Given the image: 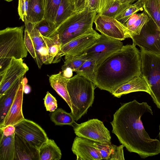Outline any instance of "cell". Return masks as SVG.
I'll list each match as a JSON object with an SVG mask.
<instances>
[{"instance_id": "cell-42", "label": "cell", "mask_w": 160, "mask_h": 160, "mask_svg": "<svg viewBox=\"0 0 160 160\" xmlns=\"http://www.w3.org/2000/svg\"><path fill=\"white\" fill-rule=\"evenodd\" d=\"M15 128L13 125H9L0 128V132L5 135L9 136L15 133Z\"/></svg>"}, {"instance_id": "cell-35", "label": "cell", "mask_w": 160, "mask_h": 160, "mask_svg": "<svg viewBox=\"0 0 160 160\" xmlns=\"http://www.w3.org/2000/svg\"><path fill=\"white\" fill-rule=\"evenodd\" d=\"M44 104L46 110L50 112H54L58 107L57 100L53 96L48 92L44 98Z\"/></svg>"}, {"instance_id": "cell-46", "label": "cell", "mask_w": 160, "mask_h": 160, "mask_svg": "<svg viewBox=\"0 0 160 160\" xmlns=\"http://www.w3.org/2000/svg\"><path fill=\"white\" fill-rule=\"evenodd\" d=\"M28 83V80L27 78L25 77L24 78H23V81H22V83L23 85L27 84Z\"/></svg>"}, {"instance_id": "cell-50", "label": "cell", "mask_w": 160, "mask_h": 160, "mask_svg": "<svg viewBox=\"0 0 160 160\" xmlns=\"http://www.w3.org/2000/svg\"></svg>"}, {"instance_id": "cell-41", "label": "cell", "mask_w": 160, "mask_h": 160, "mask_svg": "<svg viewBox=\"0 0 160 160\" xmlns=\"http://www.w3.org/2000/svg\"><path fill=\"white\" fill-rule=\"evenodd\" d=\"M100 0H86L87 7L97 13L99 9Z\"/></svg>"}, {"instance_id": "cell-34", "label": "cell", "mask_w": 160, "mask_h": 160, "mask_svg": "<svg viewBox=\"0 0 160 160\" xmlns=\"http://www.w3.org/2000/svg\"><path fill=\"white\" fill-rule=\"evenodd\" d=\"M94 143L96 148L100 154L102 160H108L112 151V143L104 144L95 142H94Z\"/></svg>"}, {"instance_id": "cell-13", "label": "cell", "mask_w": 160, "mask_h": 160, "mask_svg": "<svg viewBox=\"0 0 160 160\" xmlns=\"http://www.w3.org/2000/svg\"><path fill=\"white\" fill-rule=\"evenodd\" d=\"M28 70V68L23 62L22 59L12 58L6 66L0 71V96Z\"/></svg>"}, {"instance_id": "cell-9", "label": "cell", "mask_w": 160, "mask_h": 160, "mask_svg": "<svg viewBox=\"0 0 160 160\" xmlns=\"http://www.w3.org/2000/svg\"><path fill=\"white\" fill-rule=\"evenodd\" d=\"M101 34L96 31L79 37L62 45L52 63H57L60 61L62 56H79L93 45L98 40Z\"/></svg>"}, {"instance_id": "cell-32", "label": "cell", "mask_w": 160, "mask_h": 160, "mask_svg": "<svg viewBox=\"0 0 160 160\" xmlns=\"http://www.w3.org/2000/svg\"><path fill=\"white\" fill-rule=\"evenodd\" d=\"M150 18L144 11L135 22L127 29L128 38L139 35L143 26L149 22Z\"/></svg>"}, {"instance_id": "cell-7", "label": "cell", "mask_w": 160, "mask_h": 160, "mask_svg": "<svg viewBox=\"0 0 160 160\" xmlns=\"http://www.w3.org/2000/svg\"><path fill=\"white\" fill-rule=\"evenodd\" d=\"M76 135L94 142L104 144L111 143L109 131L102 121L98 119L89 120L73 126Z\"/></svg>"}, {"instance_id": "cell-44", "label": "cell", "mask_w": 160, "mask_h": 160, "mask_svg": "<svg viewBox=\"0 0 160 160\" xmlns=\"http://www.w3.org/2000/svg\"><path fill=\"white\" fill-rule=\"evenodd\" d=\"M31 87L30 86H29L28 85L26 84L24 85H23V92L26 94H28L31 92Z\"/></svg>"}, {"instance_id": "cell-25", "label": "cell", "mask_w": 160, "mask_h": 160, "mask_svg": "<svg viewBox=\"0 0 160 160\" xmlns=\"http://www.w3.org/2000/svg\"><path fill=\"white\" fill-rule=\"evenodd\" d=\"M75 12L69 0H62L55 17L54 23L57 27Z\"/></svg>"}, {"instance_id": "cell-47", "label": "cell", "mask_w": 160, "mask_h": 160, "mask_svg": "<svg viewBox=\"0 0 160 160\" xmlns=\"http://www.w3.org/2000/svg\"><path fill=\"white\" fill-rule=\"evenodd\" d=\"M142 0V1L143 2V3L145 1L147 0ZM158 1L159 2V3H160V0H158Z\"/></svg>"}, {"instance_id": "cell-22", "label": "cell", "mask_w": 160, "mask_h": 160, "mask_svg": "<svg viewBox=\"0 0 160 160\" xmlns=\"http://www.w3.org/2000/svg\"><path fill=\"white\" fill-rule=\"evenodd\" d=\"M15 134L6 136L0 133V160H14Z\"/></svg>"}, {"instance_id": "cell-37", "label": "cell", "mask_w": 160, "mask_h": 160, "mask_svg": "<svg viewBox=\"0 0 160 160\" xmlns=\"http://www.w3.org/2000/svg\"><path fill=\"white\" fill-rule=\"evenodd\" d=\"M24 37L25 44L28 51L35 60L36 58L35 49L32 40L25 28Z\"/></svg>"}, {"instance_id": "cell-21", "label": "cell", "mask_w": 160, "mask_h": 160, "mask_svg": "<svg viewBox=\"0 0 160 160\" xmlns=\"http://www.w3.org/2000/svg\"><path fill=\"white\" fill-rule=\"evenodd\" d=\"M39 160H59L62 153L54 141L48 138L39 149Z\"/></svg>"}, {"instance_id": "cell-20", "label": "cell", "mask_w": 160, "mask_h": 160, "mask_svg": "<svg viewBox=\"0 0 160 160\" xmlns=\"http://www.w3.org/2000/svg\"><path fill=\"white\" fill-rule=\"evenodd\" d=\"M69 78L64 76L62 72L51 75L49 82L51 87L68 104L70 109L72 106L67 84Z\"/></svg>"}, {"instance_id": "cell-45", "label": "cell", "mask_w": 160, "mask_h": 160, "mask_svg": "<svg viewBox=\"0 0 160 160\" xmlns=\"http://www.w3.org/2000/svg\"><path fill=\"white\" fill-rule=\"evenodd\" d=\"M121 3L125 4H131L138 0H118Z\"/></svg>"}, {"instance_id": "cell-3", "label": "cell", "mask_w": 160, "mask_h": 160, "mask_svg": "<svg viewBox=\"0 0 160 160\" xmlns=\"http://www.w3.org/2000/svg\"><path fill=\"white\" fill-rule=\"evenodd\" d=\"M97 15L96 12L88 7L75 12L59 25L49 37L58 34L62 46L79 37L93 32L96 31L92 26Z\"/></svg>"}, {"instance_id": "cell-29", "label": "cell", "mask_w": 160, "mask_h": 160, "mask_svg": "<svg viewBox=\"0 0 160 160\" xmlns=\"http://www.w3.org/2000/svg\"><path fill=\"white\" fill-rule=\"evenodd\" d=\"M143 8V2L142 0H138L133 4L128 5L115 18L124 24L133 14L137 13Z\"/></svg>"}, {"instance_id": "cell-33", "label": "cell", "mask_w": 160, "mask_h": 160, "mask_svg": "<svg viewBox=\"0 0 160 160\" xmlns=\"http://www.w3.org/2000/svg\"><path fill=\"white\" fill-rule=\"evenodd\" d=\"M33 24L41 35L45 37H49L57 28L54 22L44 18Z\"/></svg>"}, {"instance_id": "cell-49", "label": "cell", "mask_w": 160, "mask_h": 160, "mask_svg": "<svg viewBox=\"0 0 160 160\" xmlns=\"http://www.w3.org/2000/svg\"><path fill=\"white\" fill-rule=\"evenodd\" d=\"M5 0L6 1L8 2H10L12 1L13 0Z\"/></svg>"}, {"instance_id": "cell-10", "label": "cell", "mask_w": 160, "mask_h": 160, "mask_svg": "<svg viewBox=\"0 0 160 160\" xmlns=\"http://www.w3.org/2000/svg\"><path fill=\"white\" fill-rule=\"evenodd\" d=\"M14 126L15 133L38 150L48 138L40 126L28 119L24 118Z\"/></svg>"}, {"instance_id": "cell-12", "label": "cell", "mask_w": 160, "mask_h": 160, "mask_svg": "<svg viewBox=\"0 0 160 160\" xmlns=\"http://www.w3.org/2000/svg\"><path fill=\"white\" fill-rule=\"evenodd\" d=\"M94 23L102 34L121 41L128 38L127 28L115 18L97 14Z\"/></svg>"}, {"instance_id": "cell-18", "label": "cell", "mask_w": 160, "mask_h": 160, "mask_svg": "<svg viewBox=\"0 0 160 160\" xmlns=\"http://www.w3.org/2000/svg\"><path fill=\"white\" fill-rule=\"evenodd\" d=\"M138 91L145 92L151 94L148 83L141 73L120 86L112 94L114 97L120 98L123 95Z\"/></svg>"}, {"instance_id": "cell-26", "label": "cell", "mask_w": 160, "mask_h": 160, "mask_svg": "<svg viewBox=\"0 0 160 160\" xmlns=\"http://www.w3.org/2000/svg\"><path fill=\"white\" fill-rule=\"evenodd\" d=\"M97 66L95 60L87 58L75 72L87 78L95 84Z\"/></svg>"}, {"instance_id": "cell-38", "label": "cell", "mask_w": 160, "mask_h": 160, "mask_svg": "<svg viewBox=\"0 0 160 160\" xmlns=\"http://www.w3.org/2000/svg\"><path fill=\"white\" fill-rule=\"evenodd\" d=\"M112 151L108 160H124L123 151L124 146L122 144L118 146L112 144Z\"/></svg>"}, {"instance_id": "cell-31", "label": "cell", "mask_w": 160, "mask_h": 160, "mask_svg": "<svg viewBox=\"0 0 160 160\" xmlns=\"http://www.w3.org/2000/svg\"><path fill=\"white\" fill-rule=\"evenodd\" d=\"M62 0H43L44 17L54 22L58 8Z\"/></svg>"}, {"instance_id": "cell-8", "label": "cell", "mask_w": 160, "mask_h": 160, "mask_svg": "<svg viewBox=\"0 0 160 160\" xmlns=\"http://www.w3.org/2000/svg\"><path fill=\"white\" fill-rule=\"evenodd\" d=\"M123 46L121 41L101 34L96 42L83 53L88 59L95 60L98 65L111 55L121 50Z\"/></svg>"}, {"instance_id": "cell-4", "label": "cell", "mask_w": 160, "mask_h": 160, "mask_svg": "<svg viewBox=\"0 0 160 160\" xmlns=\"http://www.w3.org/2000/svg\"><path fill=\"white\" fill-rule=\"evenodd\" d=\"M95 85L87 78L77 74L69 79L67 88L71 103V114L77 121L93 102Z\"/></svg>"}, {"instance_id": "cell-28", "label": "cell", "mask_w": 160, "mask_h": 160, "mask_svg": "<svg viewBox=\"0 0 160 160\" xmlns=\"http://www.w3.org/2000/svg\"><path fill=\"white\" fill-rule=\"evenodd\" d=\"M42 36L46 44L50 61L52 63L62 47V44L59 35L57 34L51 37H45Z\"/></svg>"}, {"instance_id": "cell-27", "label": "cell", "mask_w": 160, "mask_h": 160, "mask_svg": "<svg viewBox=\"0 0 160 160\" xmlns=\"http://www.w3.org/2000/svg\"><path fill=\"white\" fill-rule=\"evenodd\" d=\"M50 119L56 125L73 126V124L75 122L74 118L71 113H68L60 108L53 112L50 116Z\"/></svg>"}, {"instance_id": "cell-43", "label": "cell", "mask_w": 160, "mask_h": 160, "mask_svg": "<svg viewBox=\"0 0 160 160\" xmlns=\"http://www.w3.org/2000/svg\"><path fill=\"white\" fill-rule=\"evenodd\" d=\"M141 13H135L132 15L128 21L124 24L127 29L131 26L141 16Z\"/></svg>"}, {"instance_id": "cell-17", "label": "cell", "mask_w": 160, "mask_h": 160, "mask_svg": "<svg viewBox=\"0 0 160 160\" xmlns=\"http://www.w3.org/2000/svg\"><path fill=\"white\" fill-rule=\"evenodd\" d=\"M14 160H39V150L15 133Z\"/></svg>"}, {"instance_id": "cell-11", "label": "cell", "mask_w": 160, "mask_h": 160, "mask_svg": "<svg viewBox=\"0 0 160 160\" xmlns=\"http://www.w3.org/2000/svg\"><path fill=\"white\" fill-rule=\"evenodd\" d=\"M149 22L143 26L139 35L132 36L131 38L135 46L160 54V31L153 23Z\"/></svg>"}, {"instance_id": "cell-24", "label": "cell", "mask_w": 160, "mask_h": 160, "mask_svg": "<svg viewBox=\"0 0 160 160\" xmlns=\"http://www.w3.org/2000/svg\"><path fill=\"white\" fill-rule=\"evenodd\" d=\"M143 8L153 23L160 31V3L158 0H147L143 3Z\"/></svg>"}, {"instance_id": "cell-5", "label": "cell", "mask_w": 160, "mask_h": 160, "mask_svg": "<svg viewBox=\"0 0 160 160\" xmlns=\"http://www.w3.org/2000/svg\"><path fill=\"white\" fill-rule=\"evenodd\" d=\"M24 26L8 27L0 31V62H9L12 58L22 59L28 55L23 36Z\"/></svg>"}, {"instance_id": "cell-15", "label": "cell", "mask_w": 160, "mask_h": 160, "mask_svg": "<svg viewBox=\"0 0 160 160\" xmlns=\"http://www.w3.org/2000/svg\"><path fill=\"white\" fill-rule=\"evenodd\" d=\"M77 160H101L100 154L96 148L94 142L76 136L72 148Z\"/></svg>"}, {"instance_id": "cell-48", "label": "cell", "mask_w": 160, "mask_h": 160, "mask_svg": "<svg viewBox=\"0 0 160 160\" xmlns=\"http://www.w3.org/2000/svg\"><path fill=\"white\" fill-rule=\"evenodd\" d=\"M159 139H160V125H159Z\"/></svg>"}, {"instance_id": "cell-40", "label": "cell", "mask_w": 160, "mask_h": 160, "mask_svg": "<svg viewBox=\"0 0 160 160\" xmlns=\"http://www.w3.org/2000/svg\"><path fill=\"white\" fill-rule=\"evenodd\" d=\"M25 0H19L18 11V14L22 21L24 22V18L26 15Z\"/></svg>"}, {"instance_id": "cell-14", "label": "cell", "mask_w": 160, "mask_h": 160, "mask_svg": "<svg viewBox=\"0 0 160 160\" xmlns=\"http://www.w3.org/2000/svg\"><path fill=\"white\" fill-rule=\"evenodd\" d=\"M25 28L33 41L35 49L36 58L35 61L39 69L43 64H51L48 49L42 35L36 29L33 24L28 22L24 18Z\"/></svg>"}, {"instance_id": "cell-30", "label": "cell", "mask_w": 160, "mask_h": 160, "mask_svg": "<svg viewBox=\"0 0 160 160\" xmlns=\"http://www.w3.org/2000/svg\"><path fill=\"white\" fill-rule=\"evenodd\" d=\"M87 58L85 53L79 56H65V61L62 66L63 71L67 68L70 69L72 72L77 70L87 60Z\"/></svg>"}, {"instance_id": "cell-23", "label": "cell", "mask_w": 160, "mask_h": 160, "mask_svg": "<svg viewBox=\"0 0 160 160\" xmlns=\"http://www.w3.org/2000/svg\"><path fill=\"white\" fill-rule=\"evenodd\" d=\"M43 0H28L25 18L29 22L35 23L44 17Z\"/></svg>"}, {"instance_id": "cell-36", "label": "cell", "mask_w": 160, "mask_h": 160, "mask_svg": "<svg viewBox=\"0 0 160 160\" xmlns=\"http://www.w3.org/2000/svg\"><path fill=\"white\" fill-rule=\"evenodd\" d=\"M121 3L118 0H100L97 15H102L112 7Z\"/></svg>"}, {"instance_id": "cell-19", "label": "cell", "mask_w": 160, "mask_h": 160, "mask_svg": "<svg viewBox=\"0 0 160 160\" xmlns=\"http://www.w3.org/2000/svg\"><path fill=\"white\" fill-rule=\"evenodd\" d=\"M24 76L18 78L4 93L0 96V124L2 122L22 83Z\"/></svg>"}, {"instance_id": "cell-6", "label": "cell", "mask_w": 160, "mask_h": 160, "mask_svg": "<svg viewBox=\"0 0 160 160\" xmlns=\"http://www.w3.org/2000/svg\"><path fill=\"white\" fill-rule=\"evenodd\" d=\"M140 48L141 72L148 83L150 95L160 109V54Z\"/></svg>"}, {"instance_id": "cell-16", "label": "cell", "mask_w": 160, "mask_h": 160, "mask_svg": "<svg viewBox=\"0 0 160 160\" xmlns=\"http://www.w3.org/2000/svg\"><path fill=\"white\" fill-rule=\"evenodd\" d=\"M23 86L22 82L9 110L0 124V128L9 125L14 126L25 118L22 110Z\"/></svg>"}, {"instance_id": "cell-39", "label": "cell", "mask_w": 160, "mask_h": 160, "mask_svg": "<svg viewBox=\"0 0 160 160\" xmlns=\"http://www.w3.org/2000/svg\"><path fill=\"white\" fill-rule=\"evenodd\" d=\"M73 7L75 12L84 9L87 7L86 0H69Z\"/></svg>"}, {"instance_id": "cell-1", "label": "cell", "mask_w": 160, "mask_h": 160, "mask_svg": "<svg viewBox=\"0 0 160 160\" xmlns=\"http://www.w3.org/2000/svg\"><path fill=\"white\" fill-rule=\"evenodd\" d=\"M146 112L153 115L151 107L146 102L134 100L122 104L110 122L112 132L120 143L129 152L144 158L160 153V141L150 138L142 122L141 117Z\"/></svg>"}, {"instance_id": "cell-2", "label": "cell", "mask_w": 160, "mask_h": 160, "mask_svg": "<svg viewBox=\"0 0 160 160\" xmlns=\"http://www.w3.org/2000/svg\"><path fill=\"white\" fill-rule=\"evenodd\" d=\"M141 73L140 51L127 44L98 65L95 84L112 93Z\"/></svg>"}]
</instances>
